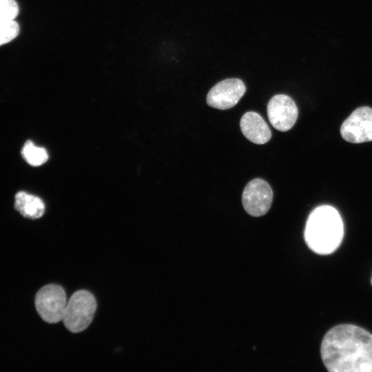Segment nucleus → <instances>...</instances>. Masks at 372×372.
Here are the masks:
<instances>
[{"label": "nucleus", "instance_id": "nucleus-1", "mask_svg": "<svg viewBox=\"0 0 372 372\" xmlns=\"http://www.w3.org/2000/svg\"><path fill=\"white\" fill-rule=\"evenodd\" d=\"M322 362L330 372H372V335L358 326L340 324L324 335Z\"/></svg>", "mask_w": 372, "mask_h": 372}, {"label": "nucleus", "instance_id": "nucleus-2", "mask_svg": "<svg viewBox=\"0 0 372 372\" xmlns=\"http://www.w3.org/2000/svg\"><path fill=\"white\" fill-rule=\"evenodd\" d=\"M304 236L313 252L320 255L333 253L344 236V225L339 212L330 205L316 207L307 218Z\"/></svg>", "mask_w": 372, "mask_h": 372}, {"label": "nucleus", "instance_id": "nucleus-3", "mask_svg": "<svg viewBox=\"0 0 372 372\" xmlns=\"http://www.w3.org/2000/svg\"><path fill=\"white\" fill-rule=\"evenodd\" d=\"M96 309L94 296L87 291L79 290L68 301L62 320L70 332H81L92 321Z\"/></svg>", "mask_w": 372, "mask_h": 372}, {"label": "nucleus", "instance_id": "nucleus-4", "mask_svg": "<svg viewBox=\"0 0 372 372\" xmlns=\"http://www.w3.org/2000/svg\"><path fill=\"white\" fill-rule=\"evenodd\" d=\"M67 302L64 289L54 284L42 287L35 297L36 309L41 318L48 323H56L63 320Z\"/></svg>", "mask_w": 372, "mask_h": 372}, {"label": "nucleus", "instance_id": "nucleus-5", "mask_svg": "<svg viewBox=\"0 0 372 372\" xmlns=\"http://www.w3.org/2000/svg\"><path fill=\"white\" fill-rule=\"evenodd\" d=\"M340 134L352 143L372 141V108L366 106L355 109L342 123Z\"/></svg>", "mask_w": 372, "mask_h": 372}, {"label": "nucleus", "instance_id": "nucleus-6", "mask_svg": "<svg viewBox=\"0 0 372 372\" xmlns=\"http://www.w3.org/2000/svg\"><path fill=\"white\" fill-rule=\"evenodd\" d=\"M273 191L269 185L261 178H255L245 186L242 203L245 210L254 217L265 215L270 209Z\"/></svg>", "mask_w": 372, "mask_h": 372}, {"label": "nucleus", "instance_id": "nucleus-7", "mask_svg": "<svg viewBox=\"0 0 372 372\" xmlns=\"http://www.w3.org/2000/svg\"><path fill=\"white\" fill-rule=\"evenodd\" d=\"M246 92V87L239 79H227L218 82L207 95V104L218 110L233 107Z\"/></svg>", "mask_w": 372, "mask_h": 372}, {"label": "nucleus", "instance_id": "nucleus-8", "mask_svg": "<svg viewBox=\"0 0 372 372\" xmlns=\"http://www.w3.org/2000/svg\"><path fill=\"white\" fill-rule=\"evenodd\" d=\"M267 111L271 125L281 132L291 130L298 115L295 102L285 94L273 96L268 103Z\"/></svg>", "mask_w": 372, "mask_h": 372}, {"label": "nucleus", "instance_id": "nucleus-9", "mask_svg": "<svg viewBox=\"0 0 372 372\" xmlns=\"http://www.w3.org/2000/svg\"><path fill=\"white\" fill-rule=\"evenodd\" d=\"M240 125L243 135L256 144H265L271 137L269 126L258 113L246 112L240 119Z\"/></svg>", "mask_w": 372, "mask_h": 372}, {"label": "nucleus", "instance_id": "nucleus-10", "mask_svg": "<svg viewBox=\"0 0 372 372\" xmlns=\"http://www.w3.org/2000/svg\"><path fill=\"white\" fill-rule=\"evenodd\" d=\"M14 208L23 216L32 219L41 218L45 212V205L40 198L23 191L15 195Z\"/></svg>", "mask_w": 372, "mask_h": 372}, {"label": "nucleus", "instance_id": "nucleus-11", "mask_svg": "<svg viewBox=\"0 0 372 372\" xmlns=\"http://www.w3.org/2000/svg\"><path fill=\"white\" fill-rule=\"evenodd\" d=\"M21 154L24 160L34 167L43 165L48 159V154L46 149L43 147L36 146L30 140L25 142Z\"/></svg>", "mask_w": 372, "mask_h": 372}, {"label": "nucleus", "instance_id": "nucleus-12", "mask_svg": "<svg viewBox=\"0 0 372 372\" xmlns=\"http://www.w3.org/2000/svg\"><path fill=\"white\" fill-rule=\"evenodd\" d=\"M19 13L14 0H0V23L14 21Z\"/></svg>", "mask_w": 372, "mask_h": 372}, {"label": "nucleus", "instance_id": "nucleus-13", "mask_svg": "<svg viewBox=\"0 0 372 372\" xmlns=\"http://www.w3.org/2000/svg\"><path fill=\"white\" fill-rule=\"evenodd\" d=\"M19 32V26L14 20L0 23V45L13 40Z\"/></svg>", "mask_w": 372, "mask_h": 372}, {"label": "nucleus", "instance_id": "nucleus-14", "mask_svg": "<svg viewBox=\"0 0 372 372\" xmlns=\"http://www.w3.org/2000/svg\"><path fill=\"white\" fill-rule=\"evenodd\" d=\"M371 285H372V278H371Z\"/></svg>", "mask_w": 372, "mask_h": 372}]
</instances>
